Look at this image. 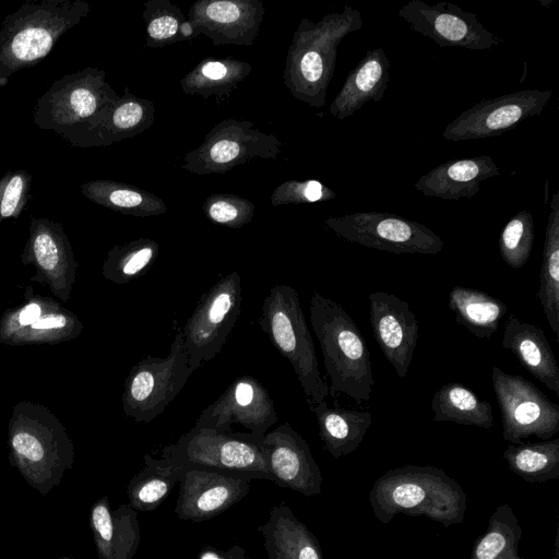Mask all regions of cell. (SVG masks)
Masks as SVG:
<instances>
[{
	"label": "cell",
	"instance_id": "cell-1",
	"mask_svg": "<svg viewBox=\"0 0 559 559\" xmlns=\"http://www.w3.org/2000/svg\"><path fill=\"white\" fill-rule=\"evenodd\" d=\"M9 462L41 496L58 487L74 463V445L63 424L45 405L21 401L8 426Z\"/></svg>",
	"mask_w": 559,
	"mask_h": 559
},
{
	"label": "cell",
	"instance_id": "cell-2",
	"mask_svg": "<svg viewBox=\"0 0 559 559\" xmlns=\"http://www.w3.org/2000/svg\"><path fill=\"white\" fill-rule=\"evenodd\" d=\"M368 498L373 515L383 524L403 513L426 516L444 527L463 522L467 501L462 486L443 469L419 465L385 472Z\"/></svg>",
	"mask_w": 559,
	"mask_h": 559
},
{
	"label": "cell",
	"instance_id": "cell-3",
	"mask_svg": "<svg viewBox=\"0 0 559 559\" xmlns=\"http://www.w3.org/2000/svg\"><path fill=\"white\" fill-rule=\"evenodd\" d=\"M309 311L331 382L329 394L335 400L346 394L358 405L367 402L376 381L359 326L340 304L317 292L310 298Z\"/></svg>",
	"mask_w": 559,
	"mask_h": 559
},
{
	"label": "cell",
	"instance_id": "cell-4",
	"mask_svg": "<svg viewBox=\"0 0 559 559\" xmlns=\"http://www.w3.org/2000/svg\"><path fill=\"white\" fill-rule=\"evenodd\" d=\"M88 11L83 0H32L7 15L0 25V87L45 59Z\"/></svg>",
	"mask_w": 559,
	"mask_h": 559
},
{
	"label": "cell",
	"instance_id": "cell-5",
	"mask_svg": "<svg viewBox=\"0 0 559 559\" xmlns=\"http://www.w3.org/2000/svg\"><path fill=\"white\" fill-rule=\"evenodd\" d=\"M258 323L277 352L292 365L309 406L324 401L329 395V385L319 370L314 344L297 290L287 284L274 285L263 299Z\"/></svg>",
	"mask_w": 559,
	"mask_h": 559
},
{
	"label": "cell",
	"instance_id": "cell-6",
	"mask_svg": "<svg viewBox=\"0 0 559 559\" xmlns=\"http://www.w3.org/2000/svg\"><path fill=\"white\" fill-rule=\"evenodd\" d=\"M162 456L182 469H211L271 481L261 442L247 432L191 428L176 443L166 445Z\"/></svg>",
	"mask_w": 559,
	"mask_h": 559
},
{
	"label": "cell",
	"instance_id": "cell-7",
	"mask_svg": "<svg viewBox=\"0 0 559 559\" xmlns=\"http://www.w3.org/2000/svg\"><path fill=\"white\" fill-rule=\"evenodd\" d=\"M191 373L178 328L165 358L147 355L131 368L121 396L126 416L135 423L152 421L179 394Z\"/></svg>",
	"mask_w": 559,
	"mask_h": 559
},
{
	"label": "cell",
	"instance_id": "cell-8",
	"mask_svg": "<svg viewBox=\"0 0 559 559\" xmlns=\"http://www.w3.org/2000/svg\"><path fill=\"white\" fill-rule=\"evenodd\" d=\"M241 304L242 284L237 271L221 277L202 294L181 329L192 372L222 350L240 314Z\"/></svg>",
	"mask_w": 559,
	"mask_h": 559
},
{
	"label": "cell",
	"instance_id": "cell-9",
	"mask_svg": "<svg viewBox=\"0 0 559 559\" xmlns=\"http://www.w3.org/2000/svg\"><path fill=\"white\" fill-rule=\"evenodd\" d=\"M326 225L347 241L395 254H437L444 246L427 226L388 212H355L329 218Z\"/></svg>",
	"mask_w": 559,
	"mask_h": 559
},
{
	"label": "cell",
	"instance_id": "cell-10",
	"mask_svg": "<svg viewBox=\"0 0 559 559\" xmlns=\"http://www.w3.org/2000/svg\"><path fill=\"white\" fill-rule=\"evenodd\" d=\"M491 382L506 441L520 443L532 436L550 440L559 431V405L535 384L498 366L492 368Z\"/></svg>",
	"mask_w": 559,
	"mask_h": 559
},
{
	"label": "cell",
	"instance_id": "cell-11",
	"mask_svg": "<svg viewBox=\"0 0 559 559\" xmlns=\"http://www.w3.org/2000/svg\"><path fill=\"white\" fill-rule=\"evenodd\" d=\"M23 296V302L8 308L0 317V344H57L82 333L80 318L56 299L36 294L31 285Z\"/></svg>",
	"mask_w": 559,
	"mask_h": 559
},
{
	"label": "cell",
	"instance_id": "cell-12",
	"mask_svg": "<svg viewBox=\"0 0 559 559\" xmlns=\"http://www.w3.org/2000/svg\"><path fill=\"white\" fill-rule=\"evenodd\" d=\"M552 93L551 90L526 88L483 99L452 120L442 138L460 142L500 135L525 119L540 115Z\"/></svg>",
	"mask_w": 559,
	"mask_h": 559
},
{
	"label": "cell",
	"instance_id": "cell-13",
	"mask_svg": "<svg viewBox=\"0 0 559 559\" xmlns=\"http://www.w3.org/2000/svg\"><path fill=\"white\" fill-rule=\"evenodd\" d=\"M277 419L267 389L258 379L246 374L236 378L205 407L192 428L233 432V426L238 425L252 438L261 440Z\"/></svg>",
	"mask_w": 559,
	"mask_h": 559
},
{
	"label": "cell",
	"instance_id": "cell-14",
	"mask_svg": "<svg viewBox=\"0 0 559 559\" xmlns=\"http://www.w3.org/2000/svg\"><path fill=\"white\" fill-rule=\"evenodd\" d=\"M397 15L439 47L487 50L502 43V38L478 22L475 13L445 1L428 4L409 0L399 9Z\"/></svg>",
	"mask_w": 559,
	"mask_h": 559
},
{
	"label": "cell",
	"instance_id": "cell-15",
	"mask_svg": "<svg viewBox=\"0 0 559 559\" xmlns=\"http://www.w3.org/2000/svg\"><path fill=\"white\" fill-rule=\"evenodd\" d=\"M28 231L21 262L34 266L35 273L29 280L48 286L55 297L68 302L79 264L63 226L46 217H32Z\"/></svg>",
	"mask_w": 559,
	"mask_h": 559
},
{
	"label": "cell",
	"instance_id": "cell-16",
	"mask_svg": "<svg viewBox=\"0 0 559 559\" xmlns=\"http://www.w3.org/2000/svg\"><path fill=\"white\" fill-rule=\"evenodd\" d=\"M102 75L95 69L66 74L37 99L33 121L41 130L60 132L88 119L103 107Z\"/></svg>",
	"mask_w": 559,
	"mask_h": 559
},
{
	"label": "cell",
	"instance_id": "cell-17",
	"mask_svg": "<svg viewBox=\"0 0 559 559\" xmlns=\"http://www.w3.org/2000/svg\"><path fill=\"white\" fill-rule=\"evenodd\" d=\"M271 481L312 497L321 492L323 477L307 441L284 423L260 440Z\"/></svg>",
	"mask_w": 559,
	"mask_h": 559
},
{
	"label": "cell",
	"instance_id": "cell-18",
	"mask_svg": "<svg viewBox=\"0 0 559 559\" xmlns=\"http://www.w3.org/2000/svg\"><path fill=\"white\" fill-rule=\"evenodd\" d=\"M373 337L400 378L409 371L419 324L408 304L397 296L373 292L368 296Z\"/></svg>",
	"mask_w": 559,
	"mask_h": 559
},
{
	"label": "cell",
	"instance_id": "cell-19",
	"mask_svg": "<svg viewBox=\"0 0 559 559\" xmlns=\"http://www.w3.org/2000/svg\"><path fill=\"white\" fill-rule=\"evenodd\" d=\"M250 481L217 471L183 469L175 513L192 522L210 520L242 500L250 490Z\"/></svg>",
	"mask_w": 559,
	"mask_h": 559
},
{
	"label": "cell",
	"instance_id": "cell-20",
	"mask_svg": "<svg viewBox=\"0 0 559 559\" xmlns=\"http://www.w3.org/2000/svg\"><path fill=\"white\" fill-rule=\"evenodd\" d=\"M499 175L500 169L489 155L451 159L423 175L415 188L426 197L459 201L472 199L483 181Z\"/></svg>",
	"mask_w": 559,
	"mask_h": 559
},
{
	"label": "cell",
	"instance_id": "cell-21",
	"mask_svg": "<svg viewBox=\"0 0 559 559\" xmlns=\"http://www.w3.org/2000/svg\"><path fill=\"white\" fill-rule=\"evenodd\" d=\"M90 527L98 559H132L140 544L136 511L128 503L111 510L104 496L90 510Z\"/></svg>",
	"mask_w": 559,
	"mask_h": 559
},
{
	"label": "cell",
	"instance_id": "cell-22",
	"mask_svg": "<svg viewBox=\"0 0 559 559\" xmlns=\"http://www.w3.org/2000/svg\"><path fill=\"white\" fill-rule=\"evenodd\" d=\"M502 346L512 352L534 378L559 396V366L540 328L511 313L504 324Z\"/></svg>",
	"mask_w": 559,
	"mask_h": 559
},
{
	"label": "cell",
	"instance_id": "cell-23",
	"mask_svg": "<svg viewBox=\"0 0 559 559\" xmlns=\"http://www.w3.org/2000/svg\"><path fill=\"white\" fill-rule=\"evenodd\" d=\"M390 60L382 48L368 50L348 73L331 106L333 116L344 119L357 112L368 102L384 97L390 80Z\"/></svg>",
	"mask_w": 559,
	"mask_h": 559
},
{
	"label": "cell",
	"instance_id": "cell-24",
	"mask_svg": "<svg viewBox=\"0 0 559 559\" xmlns=\"http://www.w3.org/2000/svg\"><path fill=\"white\" fill-rule=\"evenodd\" d=\"M258 530L269 559H323L317 537L285 501L271 509L267 521Z\"/></svg>",
	"mask_w": 559,
	"mask_h": 559
},
{
	"label": "cell",
	"instance_id": "cell-25",
	"mask_svg": "<svg viewBox=\"0 0 559 559\" xmlns=\"http://www.w3.org/2000/svg\"><path fill=\"white\" fill-rule=\"evenodd\" d=\"M319 427V437L325 450L335 459L358 449L372 423L367 411L329 406L324 401L310 407Z\"/></svg>",
	"mask_w": 559,
	"mask_h": 559
},
{
	"label": "cell",
	"instance_id": "cell-26",
	"mask_svg": "<svg viewBox=\"0 0 559 559\" xmlns=\"http://www.w3.org/2000/svg\"><path fill=\"white\" fill-rule=\"evenodd\" d=\"M449 309L455 320L477 338H489L498 331L500 320L507 314L508 307L500 299L461 285L449 293Z\"/></svg>",
	"mask_w": 559,
	"mask_h": 559
},
{
	"label": "cell",
	"instance_id": "cell-27",
	"mask_svg": "<svg viewBox=\"0 0 559 559\" xmlns=\"http://www.w3.org/2000/svg\"><path fill=\"white\" fill-rule=\"evenodd\" d=\"M537 297L559 342V193L555 192L547 217Z\"/></svg>",
	"mask_w": 559,
	"mask_h": 559
},
{
	"label": "cell",
	"instance_id": "cell-28",
	"mask_svg": "<svg viewBox=\"0 0 559 559\" xmlns=\"http://www.w3.org/2000/svg\"><path fill=\"white\" fill-rule=\"evenodd\" d=\"M144 467L127 486L129 504L135 511L148 512L157 509L180 481L183 469L166 457L144 455Z\"/></svg>",
	"mask_w": 559,
	"mask_h": 559
},
{
	"label": "cell",
	"instance_id": "cell-29",
	"mask_svg": "<svg viewBox=\"0 0 559 559\" xmlns=\"http://www.w3.org/2000/svg\"><path fill=\"white\" fill-rule=\"evenodd\" d=\"M433 421L489 429L493 426L491 404L456 382L442 385L432 396Z\"/></svg>",
	"mask_w": 559,
	"mask_h": 559
},
{
	"label": "cell",
	"instance_id": "cell-30",
	"mask_svg": "<svg viewBox=\"0 0 559 559\" xmlns=\"http://www.w3.org/2000/svg\"><path fill=\"white\" fill-rule=\"evenodd\" d=\"M508 467L528 483L559 478V438L511 443L503 452Z\"/></svg>",
	"mask_w": 559,
	"mask_h": 559
},
{
	"label": "cell",
	"instance_id": "cell-31",
	"mask_svg": "<svg viewBox=\"0 0 559 559\" xmlns=\"http://www.w3.org/2000/svg\"><path fill=\"white\" fill-rule=\"evenodd\" d=\"M522 528L509 504L497 507L485 534L475 542L471 559H525L519 556Z\"/></svg>",
	"mask_w": 559,
	"mask_h": 559
},
{
	"label": "cell",
	"instance_id": "cell-32",
	"mask_svg": "<svg viewBox=\"0 0 559 559\" xmlns=\"http://www.w3.org/2000/svg\"><path fill=\"white\" fill-rule=\"evenodd\" d=\"M157 255L154 242H134L126 247L111 249L103 263L105 280L118 284H128L144 275Z\"/></svg>",
	"mask_w": 559,
	"mask_h": 559
},
{
	"label": "cell",
	"instance_id": "cell-33",
	"mask_svg": "<svg viewBox=\"0 0 559 559\" xmlns=\"http://www.w3.org/2000/svg\"><path fill=\"white\" fill-rule=\"evenodd\" d=\"M535 237L533 215L522 210L513 215L501 230L499 253L512 269L523 267L530 259Z\"/></svg>",
	"mask_w": 559,
	"mask_h": 559
},
{
	"label": "cell",
	"instance_id": "cell-34",
	"mask_svg": "<svg viewBox=\"0 0 559 559\" xmlns=\"http://www.w3.org/2000/svg\"><path fill=\"white\" fill-rule=\"evenodd\" d=\"M32 176L26 170L7 171L0 179V214L4 219L17 218L29 195Z\"/></svg>",
	"mask_w": 559,
	"mask_h": 559
},
{
	"label": "cell",
	"instance_id": "cell-35",
	"mask_svg": "<svg viewBox=\"0 0 559 559\" xmlns=\"http://www.w3.org/2000/svg\"><path fill=\"white\" fill-rule=\"evenodd\" d=\"M336 47L328 50L309 49L301 57L299 67L304 79L318 85L319 90L323 82H328L335 61Z\"/></svg>",
	"mask_w": 559,
	"mask_h": 559
},
{
	"label": "cell",
	"instance_id": "cell-36",
	"mask_svg": "<svg viewBox=\"0 0 559 559\" xmlns=\"http://www.w3.org/2000/svg\"><path fill=\"white\" fill-rule=\"evenodd\" d=\"M143 109L138 103L128 102L119 105L108 117V124L118 130L134 127L140 122Z\"/></svg>",
	"mask_w": 559,
	"mask_h": 559
},
{
	"label": "cell",
	"instance_id": "cell-37",
	"mask_svg": "<svg viewBox=\"0 0 559 559\" xmlns=\"http://www.w3.org/2000/svg\"><path fill=\"white\" fill-rule=\"evenodd\" d=\"M206 15L217 23H231L239 19L240 10L230 1H215L207 5Z\"/></svg>",
	"mask_w": 559,
	"mask_h": 559
},
{
	"label": "cell",
	"instance_id": "cell-38",
	"mask_svg": "<svg viewBox=\"0 0 559 559\" xmlns=\"http://www.w3.org/2000/svg\"><path fill=\"white\" fill-rule=\"evenodd\" d=\"M178 29V22L171 16H162L153 20L148 25V34L156 39L173 36Z\"/></svg>",
	"mask_w": 559,
	"mask_h": 559
},
{
	"label": "cell",
	"instance_id": "cell-39",
	"mask_svg": "<svg viewBox=\"0 0 559 559\" xmlns=\"http://www.w3.org/2000/svg\"><path fill=\"white\" fill-rule=\"evenodd\" d=\"M240 151L239 145L230 140H222L213 145L211 148V158L215 163H228L238 156Z\"/></svg>",
	"mask_w": 559,
	"mask_h": 559
},
{
	"label": "cell",
	"instance_id": "cell-40",
	"mask_svg": "<svg viewBox=\"0 0 559 559\" xmlns=\"http://www.w3.org/2000/svg\"><path fill=\"white\" fill-rule=\"evenodd\" d=\"M209 214L214 222L227 224L237 218L238 210L235 205L228 202L218 201L211 205Z\"/></svg>",
	"mask_w": 559,
	"mask_h": 559
},
{
	"label": "cell",
	"instance_id": "cell-41",
	"mask_svg": "<svg viewBox=\"0 0 559 559\" xmlns=\"http://www.w3.org/2000/svg\"><path fill=\"white\" fill-rule=\"evenodd\" d=\"M199 559H249L245 550L240 546H233L231 548L218 551L213 548H204Z\"/></svg>",
	"mask_w": 559,
	"mask_h": 559
},
{
	"label": "cell",
	"instance_id": "cell-42",
	"mask_svg": "<svg viewBox=\"0 0 559 559\" xmlns=\"http://www.w3.org/2000/svg\"><path fill=\"white\" fill-rule=\"evenodd\" d=\"M226 72V67L223 63L216 61L207 62L202 69V73L212 80H219L224 78Z\"/></svg>",
	"mask_w": 559,
	"mask_h": 559
},
{
	"label": "cell",
	"instance_id": "cell-43",
	"mask_svg": "<svg viewBox=\"0 0 559 559\" xmlns=\"http://www.w3.org/2000/svg\"><path fill=\"white\" fill-rule=\"evenodd\" d=\"M57 559H76V558L70 557V556H62V557H59Z\"/></svg>",
	"mask_w": 559,
	"mask_h": 559
}]
</instances>
